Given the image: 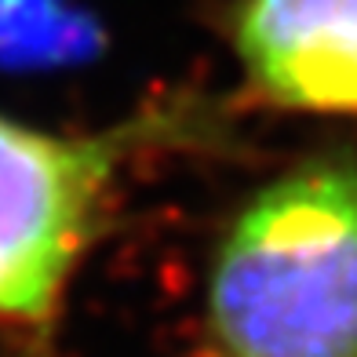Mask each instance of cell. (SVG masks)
<instances>
[{
    "label": "cell",
    "instance_id": "obj_3",
    "mask_svg": "<svg viewBox=\"0 0 357 357\" xmlns=\"http://www.w3.org/2000/svg\"><path fill=\"white\" fill-rule=\"evenodd\" d=\"M234 52L266 106L357 117V0H241Z\"/></svg>",
    "mask_w": 357,
    "mask_h": 357
},
{
    "label": "cell",
    "instance_id": "obj_2",
    "mask_svg": "<svg viewBox=\"0 0 357 357\" xmlns=\"http://www.w3.org/2000/svg\"><path fill=\"white\" fill-rule=\"evenodd\" d=\"M153 128L157 117L99 135H52L0 117V321H55L113 183Z\"/></svg>",
    "mask_w": 357,
    "mask_h": 357
},
{
    "label": "cell",
    "instance_id": "obj_1",
    "mask_svg": "<svg viewBox=\"0 0 357 357\" xmlns=\"http://www.w3.org/2000/svg\"><path fill=\"white\" fill-rule=\"evenodd\" d=\"M208 357H357V153L263 183L215 241Z\"/></svg>",
    "mask_w": 357,
    "mask_h": 357
}]
</instances>
